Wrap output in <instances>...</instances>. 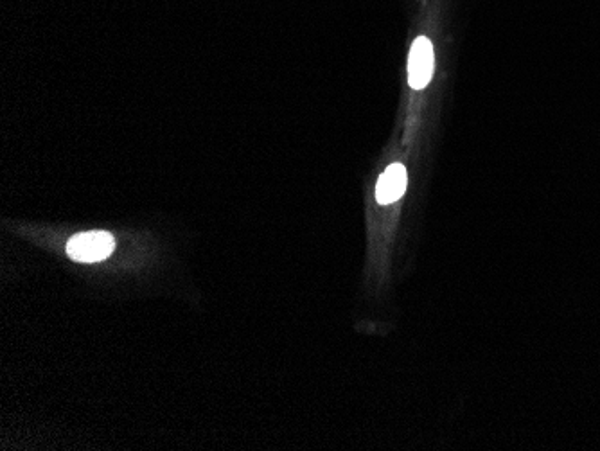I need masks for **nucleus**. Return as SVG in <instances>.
<instances>
[{
  "instance_id": "obj_2",
  "label": "nucleus",
  "mask_w": 600,
  "mask_h": 451,
  "mask_svg": "<svg viewBox=\"0 0 600 451\" xmlns=\"http://www.w3.org/2000/svg\"><path fill=\"white\" fill-rule=\"evenodd\" d=\"M433 74V45L426 36L415 38L408 56V83L421 90L430 83Z\"/></svg>"
},
{
  "instance_id": "obj_1",
  "label": "nucleus",
  "mask_w": 600,
  "mask_h": 451,
  "mask_svg": "<svg viewBox=\"0 0 600 451\" xmlns=\"http://www.w3.org/2000/svg\"><path fill=\"white\" fill-rule=\"evenodd\" d=\"M115 241L112 234L105 230L81 232L76 234L67 245V254L78 263H96L103 261L114 252Z\"/></svg>"
},
{
  "instance_id": "obj_3",
  "label": "nucleus",
  "mask_w": 600,
  "mask_h": 451,
  "mask_svg": "<svg viewBox=\"0 0 600 451\" xmlns=\"http://www.w3.org/2000/svg\"><path fill=\"white\" fill-rule=\"evenodd\" d=\"M406 178L408 177H406V169L403 164H399V162L390 164L376 186L378 204H394L396 200L405 195Z\"/></svg>"
}]
</instances>
